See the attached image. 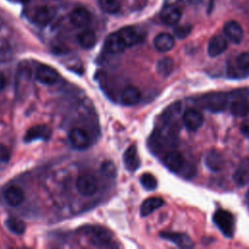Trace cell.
I'll list each match as a JSON object with an SVG mask.
<instances>
[{
	"label": "cell",
	"instance_id": "obj_23",
	"mask_svg": "<svg viewBox=\"0 0 249 249\" xmlns=\"http://www.w3.org/2000/svg\"><path fill=\"white\" fill-rule=\"evenodd\" d=\"M51 135V130L47 125L39 124L29 128L24 136L25 141H31L34 139H48Z\"/></svg>",
	"mask_w": 249,
	"mask_h": 249
},
{
	"label": "cell",
	"instance_id": "obj_28",
	"mask_svg": "<svg viewBox=\"0 0 249 249\" xmlns=\"http://www.w3.org/2000/svg\"><path fill=\"white\" fill-rule=\"evenodd\" d=\"M6 227L16 234H21L25 231V224L18 218H9L5 221Z\"/></svg>",
	"mask_w": 249,
	"mask_h": 249
},
{
	"label": "cell",
	"instance_id": "obj_20",
	"mask_svg": "<svg viewBox=\"0 0 249 249\" xmlns=\"http://www.w3.org/2000/svg\"><path fill=\"white\" fill-rule=\"evenodd\" d=\"M174 38L168 33H160L154 39L155 48L161 53L170 51L174 47Z\"/></svg>",
	"mask_w": 249,
	"mask_h": 249
},
{
	"label": "cell",
	"instance_id": "obj_10",
	"mask_svg": "<svg viewBox=\"0 0 249 249\" xmlns=\"http://www.w3.org/2000/svg\"><path fill=\"white\" fill-rule=\"evenodd\" d=\"M181 16L182 13L180 9L173 4L165 5L160 12V18L167 25H174L178 23Z\"/></svg>",
	"mask_w": 249,
	"mask_h": 249
},
{
	"label": "cell",
	"instance_id": "obj_19",
	"mask_svg": "<svg viewBox=\"0 0 249 249\" xmlns=\"http://www.w3.org/2000/svg\"><path fill=\"white\" fill-rule=\"evenodd\" d=\"M123 160H124V163L125 168L129 171H134L139 167L140 160H139V157H138V154H137L136 147L134 145L129 146L125 150Z\"/></svg>",
	"mask_w": 249,
	"mask_h": 249
},
{
	"label": "cell",
	"instance_id": "obj_3",
	"mask_svg": "<svg viewBox=\"0 0 249 249\" xmlns=\"http://www.w3.org/2000/svg\"><path fill=\"white\" fill-rule=\"evenodd\" d=\"M228 76L231 78H245L249 76V53H239L234 62L229 63Z\"/></svg>",
	"mask_w": 249,
	"mask_h": 249
},
{
	"label": "cell",
	"instance_id": "obj_25",
	"mask_svg": "<svg viewBox=\"0 0 249 249\" xmlns=\"http://www.w3.org/2000/svg\"><path fill=\"white\" fill-rule=\"evenodd\" d=\"M78 43L84 49H91L96 42V35L93 30L87 29L78 35Z\"/></svg>",
	"mask_w": 249,
	"mask_h": 249
},
{
	"label": "cell",
	"instance_id": "obj_24",
	"mask_svg": "<svg viewBox=\"0 0 249 249\" xmlns=\"http://www.w3.org/2000/svg\"><path fill=\"white\" fill-rule=\"evenodd\" d=\"M164 203L163 199L158 196H152L147 199H145L141 206H140V215L142 217L150 215L152 212H154L156 209L162 206Z\"/></svg>",
	"mask_w": 249,
	"mask_h": 249
},
{
	"label": "cell",
	"instance_id": "obj_8",
	"mask_svg": "<svg viewBox=\"0 0 249 249\" xmlns=\"http://www.w3.org/2000/svg\"><path fill=\"white\" fill-rule=\"evenodd\" d=\"M183 122L189 130L195 131L202 125L203 116L197 109L190 108L184 113Z\"/></svg>",
	"mask_w": 249,
	"mask_h": 249
},
{
	"label": "cell",
	"instance_id": "obj_2",
	"mask_svg": "<svg viewBox=\"0 0 249 249\" xmlns=\"http://www.w3.org/2000/svg\"><path fill=\"white\" fill-rule=\"evenodd\" d=\"M213 222L225 236H232L234 231V219L231 212L224 209L216 210L213 214Z\"/></svg>",
	"mask_w": 249,
	"mask_h": 249
},
{
	"label": "cell",
	"instance_id": "obj_11",
	"mask_svg": "<svg viewBox=\"0 0 249 249\" xmlns=\"http://www.w3.org/2000/svg\"><path fill=\"white\" fill-rule=\"evenodd\" d=\"M55 16V9L51 6H40L34 11L33 19L39 25H47Z\"/></svg>",
	"mask_w": 249,
	"mask_h": 249
},
{
	"label": "cell",
	"instance_id": "obj_18",
	"mask_svg": "<svg viewBox=\"0 0 249 249\" xmlns=\"http://www.w3.org/2000/svg\"><path fill=\"white\" fill-rule=\"evenodd\" d=\"M141 93L140 90L134 86L125 87L121 93V101L124 105L132 106L140 101Z\"/></svg>",
	"mask_w": 249,
	"mask_h": 249
},
{
	"label": "cell",
	"instance_id": "obj_5",
	"mask_svg": "<svg viewBox=\"0 0 249 249\" xmlns=\"http://www.w3.org/2000/svg\"><path fill=\"white\" fill-rule=\"evenodd\" d=\"M163 163L166 168L172 172H180L184 170L186 166L183 155L176 150H170L165 153L163 156Z\"/></svg>",
	"mask_w": 249,
	"mask_h": 249
},
{
	"label": "cell",
	"instance_id": "obj_4",
	"mask_svg": "<svg viewBox=\"0 0 249 249\" xmlns=\"http://www.w3.org/2000/svg\"><path fill=\"white\" fill-rule=\"evenodd\" d=\"M76 188L83 196H92L98 189L97 180L91 174H83L78 177L76 181Z\"/></svg>",
	"mask_w": 249,
	"mask_h": 249
},
{
	"label": "cell",
	"instance_id": "obj_13",
	"mask_svg": "<svg viewBox=\"0 0 249 249\" xmlns=\"http://www.w3.org/2000/svg\"><path fill=\"white\" fill-rule=\"evenodd\" d=\"M89 12L84 7L75 8L70 14V21L76 27H85L90 22Z\"/></svg>",
	"mask_w": 249,
	"mask_h": 249
},
{
	"label": "cell",
	"instance_id": "obj_33",
	"mask_svg": "<svg viewBox=\"0 0 249 249\" xmlns=\"http://www.w3.org/2000/svg\"><path fill=\"white\" fill-rule=\"evenodd\" d=\"M240 132L247 138H249V120H246L240 124Z\"/></svg>",
	"mask_w": 249,
	"mask_h": 249
},
{
	"label": "cell",
	"instance_id": "obj_27",
	"mask_svg": "<svg viewBox=\"0 0 249 249\" xmlns=\"http://www.w3.org/2000/svg\"><path fill=\"white\" fill-rule=\"evenodd\" d=\"M173 69V60L169 57H163L158 61L157 70L162 77H167Z\"/></svg>",
	"mask_w": 249,
	"mask_h": 249
},
{
	"label": "cell",
	"instance_id": "obj_1",
	"mask_svg": "<svg viewBox=\"0 0 249 249\" xmlns=\"http://www.w3.org/2000/svg\"><path fill=\"white\" fill-rule=\"evenodd\" d=\"M231 94L226 92H209L199 96L196 104L204 110L212 113L223 112L227 109Z\"/></svg>",
	"mask_w": 249,
	"mask_h": 249
},
{
	"label": "cell",
	"instance_id": "obj_30",
	"mask_svg": "<svg viewBox=\"0 0 249 249\" xmlns=\"http://www.w3.org/2000/svg\"><path fill=\"white\" fill-rule=\"evenodd\" d=\"M140 183L144 189L148 191H153L158 186V181L156 177L151 173H144L140 177Z\"/></svg>",
	"mask_w": 249,
	"mask_h": 249
},
{
	"label": "cell",
	"instance_id": "obj_31",
	"mask_svg": "<svg viewBox=\"0 0 249 249\" xmlns=\"http://www.w3.org/2000/svg\"><path fill=\"white\" fill-rule=\"evenodd\" d=\"M191 29H192V27L190 25H187V24L179 25V26L175 27L174 35L177 38H179V39H184V38H186L190 34Z\"/></svg>",
	"mask_w": 249,
	"mask_h": 249
},
{
	"label": "cell",
	"instance_id": "obj_15",
	"mask_svg": "<svg viewBox=\"0 0 249 249\" xmlns=\"http://www.w3.org/2000/svg\"><path fill=\"white\" fill-rule=\"evenodd\" d=\"M104 47H105V50L111 53H122L126 48L118 31L115 33H111L106 37L104 42Z\"/></svg>",
	"mask_w": 249,
	"mask_h": 249
},
{
	"label": "cell",
	"instance_id": "obj_34",
	"mask_svg": "<svg viewBox=\"0 0 249 249\" xmlns=\"http://www.w3.org/2000/svg\"><path fill=\"white\" fill-rule=\"evenodd\" d=\"M5 86H6V79L3 73L0 72V91H2L5 89Z\"/></svg>",
	"mask_w": 249,
	"mask_h": 249
},
{
	"label": "cell",
	"instance_id": "obj_9",
	"mask_svg": "<svg viewBox=\"0 0 249 249\" xmlns=\"http://www.w3.org/2000/svg\"><path fill=\"white\" fill-rule=\"evenodd\" d=\"M225 36L232 43L238 44L243 38V29L241 25L235 20H229L225 23L223 28Z\"/></svg>",
	"mask_w": 249,
	"mask_h": 249
},
{
	"label": "cell",
	"instance_id": "obj_26",
	"mask_svg": "<svg viewBox=\"0 0 249 249\" xmlns=\"http://www.w3.org/2000/svg\"><path fill=\"white\" fill-rule=\"evenodd\" d=\"M233 180L238 186H244L249 182V163H241L233 174Z\"/></svg>",
	"mask_w": 249,
	"mask_h": 249
},
{
	"label": "cell",
	"instance_id": "obj_7",
	"mask_svg": "<svg viewBox=\"0 0 249 249\" xmlns=\"http://www.w3.org/2000/svg\"><path fill=\"white\" fill-rule=\"evenodd\" d=\"M35 78L38 82L45 84V85H53L57 82L58 80V73L57 71L46 64H41L36 69Z\"/></svg>",
	"mask_w": 249,
	"mask_h": 249
},
{
	"label": "cell",
	"instance_id": "obj_29",
	"mask_svg": "<svg viewBox=\"0 0 249 249\" xmlns=\"http://www.w3.org/2000/svg\"><path fill=\"white\" fill-rule=\"evenodd\" d=\"M98 3L100 8L108 14L117 13L121 7L120 0H98Z\"/></svg>",
	"mask_w": 249,
	"mask_h": 249
},
{
	"label": "cell",
	"instance_id": "obj_14",
	"mask_svg": "<svg viewBox=\"0 0 249 249\" xmlns=\"http://www.w3.org/2000/svg\"><path fill=\"white\" fill-rule=\"evenodd\" d=\"M160 236L164 239H167L174 244H176L178 247L181 248H191L194 246V242L192 238L182 232H160Z\"/></svg>",
	"mask_w": 249,
	"mask_h": 249
},
{
	"label": "cell",
	"instance_id": "obj_22",
	"mask_svg": "<svg viewBox=\"0 0 249 249\" xmlns=\"http://www.w3.org/2000/svg\"><path fill=\"white\" fill-rule=\"evenodd\" d=\"M231 112L235 117L246 116L249 113V102L241 95L235 97L231 103Z\"/></svg>",
	"mask_w": 249,
	"mask_h": 249
},
{
	"label": "cell",
	"instance_id": "obj_16",
	"mask_svg": "<svg viewBox=\"0 0 249 249\" xmlns=\"http://www.w3.org/2000/svg\"><path fill=\"white\" fill-rule=\"evenodd\" d=\"M4 198L9 205L18 206L24 199V192L18 186H10L4 192Z\"/></svg>",
	"mask_w": 249,
	"mask_h": 249
},
{
	"label": "cell",
	"instance_id": "obj_6",
	"mask_svg": "<svg viewBox=\"0 0 249 249\" xmlns=\"http://www.w3.org/2000/svg\"><path fill=\"white\" fill-rule=\"evenodd\" d=\"M68 139L71 145L76 149H86L89 146L90 138L88 132L81 127H74L69 131Z\"/></svg>",
	"mask_w": 249,
	"mask_h": 249
},
{
	"label": "cell",
	"instance_id": "obj_12",
	"mask_svg": "<svg viewBox=\"0 0 249 249\" xmlns=\"http://www.w3.org/2000/svg\"><path fill=\"white\" fill-rule=\"evenodd\" d=\"M204 163L209 170L218 172L224 166V159L220 152L215 149H211L207 151L204 156Z\"/></svg>",
	"mask_w": 249,
	"mask_h": 249
},
{
	"label": "cell",
	"instance_id": "obj_32",
	"mask_svg": "<svg viewBox=\"0 0 249 249\" xmlns=\"http://www.w3.org/2000/svg\"><path fill=\"white\" fill-rule=\"evenodd\" d=\"M11 158L10 150L3 144H0V163H4L9 161Z\"/></svg>",
	"mask_w": 249,
	"mask_h": 249
},
{
	"label": "cell",
	"instance_id": "obj_17",
	"mask_svg": "<svg viewBox=\"0 0 249 249\" xmlns=\"http://www.w3.org/2000/svg\"><path fill=\"white\" fill-rule=\"evenodd\" d=\"M227 47H228L227 40L223 36L215 35L210 39L208 43L207 53L211 57H216L221 53H223L227 50Z\"/></svg>",
	"mask_w": 249,
	"mask_h": 249
},
{
	"label": "cell",
	"instance_id": "obj_21",
	"mask_svg": "<svg viewBox=\"0 0 249 249\" xmlns=\"http://www.w3.org/2000/svg\"><path fill=\"white\" fill-rule=\"evenodd\" d=\"M118 33L122 37L126 48L137 44L141 40V35L138 33V31L135 28L131 26L123 27L118 31Z\"/></svg>",
	"mask_w": 249,
	"mask_h": 249
}]
</instances>
